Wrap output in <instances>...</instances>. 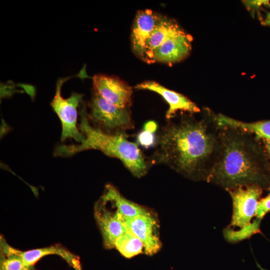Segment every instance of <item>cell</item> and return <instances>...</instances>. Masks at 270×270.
I'll return each instance as SVG.
<instances>
[{"mask_svg": "<svg viewBox=\"0 0 270 270\" xmlns=\"http://www.w3.org/2000/svg\"><path fill=\"white\" fill-rule=\"evenodd\" d=\"M69 78H64L58 80L55 95L50 105L61 122V140L64 142L68 138H72L80 143L84 140V136L77 126L78 108L82 104L83 94L74 92L68 98H64L62 96V86Z\"/></svg>", "mask_w": 270, "mask_h": 270, "instance_id": "obj_5", "label": "cell"}, {"mask_svg": "<svg viewBox=\"0 0 270 270\" xmlns=\"http://www.w3.org/2000/svg\"><path fill=\"white\" fill-rule=\"evenodd\" d=\"M94 91L112 104L128 108L132 103L130 86L114 76L99 74L92 78Z\"/></svg>", "mask_w": 270, "mask_h": 270, "instance_id": "obj_8", "label": "cell"}, {"mask_svg": "<svg viewBox=\"0 0 270 270\" xmlns=\"http://www.w3.org/2000/svg\"><path fill=\"white\" fill-rule=\"evenodd\" d=\"M220 126V150L206 182L228 191L251 185L262 188L266 177L258 155V136L238 128Z\"/></svg>", "mask_w": 270, "mask_h": 270, "instance_id": "obj_2", "label": "cell"}, {"mask_svg": "<svg viewBox=\"0 0 270 270\" xmlns=\"http://www.w3.org/2000/svg\"><path fill=\"white\" fill-rule=\"evenodd\" d=\"M179 28L172 20L161 16L158 23L146 41L144 60L152 62L155 51Z\"/></svg>", "mask_w": 270, "mask_h": 270, "instance_id": "obj_14", "label": "cell"}, {"mask_svg": "<svg viewBox=\"0 0 270 270\" xmlns=\"http://www.w3.org/2000/svg\"><path fill=\"white\" fill-rule=\"evenodd\" d=\"M262 24L264 26H270V12L267 14Z\"/></svg>", "mask_w": 270, "mask_h": 270, "instance_id": "obj_25", "label": "cell"}, {"mask_svg": "<svg viewBox=\"0 0 270 270\" xmlns=\"http://www.w3.org/2000/svg\"><path fill=\"white\" fill-rule=\"evenodd\" d=\"M114 248L126 258H131L144 252V246L142 242L136 236L126 231L116 240Z\"/></svg>", "mask_w": 270, "mask_h": 270, "instance_id": "obj_17", "label": "cell"}, {"mask_svg": "<svg viewBox=\"0 0 270 270\" xmlns=\"http://www.w3.org/2000/svg\"><path fill=\"white\" fill-rule=\"evenodd\" d=\"M244 3L248 8L254 9L260 8L262 4H269V2L267 0H247L245 1Z\"/></svg>", "mask_w": 270, "mask_h": 270, "instance_id": "obj_22", "label": "cell"}, {"mask_svg": "<svg viewBox=\"0 0 270 270\" xmlns=\"http://www.w3.org/2000/svg\"><path fill=\"white\" fill-rule=\"evenodd\" d=\"M24 266L29 270H34V264L45 256L56 254L60 256L76 268H80L78 260L74 255L62 248L53 246L42 248L32 250L26 252L18 250Z\"/></svg>", "mask_w": 270, "mask_h": 270, "instance_id": "obj_15", "label": "cell"}, {"mask_svg": "<svg viewBox=\"0 0 270 270\" xmlns=\"http://www.w3.org/2000/svg\"><path fill=\"white\" fill-rule=\"evenodd\" d=\"M80 130L84 140L78 144L58 146L54 154L58 156H69L88 150H96L106 155L120 160L126 168L135 176L140 178L146 174L148 164L138 144L129 141L126 134H110L94 127L90 122L86 106L80 109Z\"/></svg>", "mask_w": 270, "mask_h": 270, "instance_id": "obj_3", "label": "cell"}, {"mask_svg": "<svg viewBox=\"0 0 270 270\" xmlns=\"http://www.w3.org/2000/svg\"><path fill=\"white\" fill-rule=\"evenodd\" d=\"M262 219L256 218L250 224L234 230L230 228H227L224 230V235L227 241L230 242H237L250 238L252 235L259 232Z\"/></svg>", "mask_w": 270, "mask_h": 270, "instance_id": "obj_18", "label": "cell"}, {"mask_svg": "<svg viewBox=\"0 0 270 270\" xmlns=\"http://www.w3.org/2000/svg\"><path fill=\"white\" fill-rule=\"evenodd\" d=\"M216 120L218 124L220 126L238 128L252 132L261 139L270 141V120L247 122L221 114L216 116Z\"/></svg>", "mask_w": 270, "mask_h": 270, "instance_id": "obj_16", "label": "cell"}, {"mask_svg": "<svg viewBox=\"0 0 270 270\" xmlns=\"http://www.w3.org/2000/svg\"><path fill=\"white\" fill-rule=\"evenodd\" d=\"M190 50V36L179 28L155 51L152 62L172 64L185 58Z\"/></svg>", "mask_w": 270, "mask_h": 270, "instance_id": "obj_9", "label": "cell"}, {"mask_svg": "<svg viewBox=\"0 0 270 270\" xmlns=\"http://www.w3.org/2000/svg\"><path fill=\"white\" fill-rule=\"evenodd\" d=\"M157 127V124L154 122L150 121L144 124V130L154 132Z\"/></svg>", "mask_w": 270, "mask_h": 270, "instance_id": "obj_23", "label": "cell"}, {"mask_svg": "<svg viewBox=\"0 0 270 270\" xmlns=\"http://www.w3.org/2000/svg\"><path fill=\"white\" fill-rule=\"evenodd\" d=\"M87 112L89 122L94 127L110 134H125L134 128L128 108H122L110 104L94 90Z\"/></svg>", "mask_w": 270, "mask_h": 270, "instance_id": "obj_4", "label": "cell"}, {"mask_svg": "<svg viewBox=\"0 0 270 270\" xmlns=\"http://www.w3.org/2000/svg\"><path fill=\"white\" fill-rule=\"evenodd\" d=\"M126 230L138 238L144 246V253L152 256L161 248L158 224L154 216L150 212L134 218H120Z\"/></svg>", "mask_w": 270, "mask_h": 270, "instance_id": "obj_7", "label": "cell"}, {"mask_svg": "<svg viewBox=\"0 0 270 270\" xmlns=\"http://www.w3.org/2000/svg\"><path fill=\"white\" fill-rule=\"evenodd\" d=\"M269 212H270V193L260 200L255 216L256 218L262 219Z\"/></svg>", "mask_w": 270, "mask_h": 270, "instance_id": "obj_21", "label": "cell"}, {"mask_svg": "<svg viewBox=\"0 0 270 270\" xmlns=\"http://www.w3.org/2000/svg\"><path fill=\"white\" fill-rule=\"evenodd\" d=\"M216 116L208 113L196 119L183 115L167 122L156 136L152 162L166 164L192 180L206 181L220 147Z\"/></svg>", "mask_w": 270, "mask_h": 270, "instance_id": "obj_1", "label": "cell"}, {"mask_svg": "<svg viewBox=\"0 0 270 270\" xmlns=\"http://www.w3.org/2000/svg\"><path fill=\"white\" fill-rule=\"evenodd\" d=\"M4 247L1 255L0 270H29L17 250L8 246Z\"/></svg>", "mask_w": 270, "mask_h": 270, "instance_id": "obj_19", "label": "cell"}, {"mask_svg": "<svg viewBox=\"0 0 270 270\" xmlns=\"http://www.w3.org/2000/svg\"><path fill=\"white\" fill-rule=\"evenodd\" d=\"M145 130L140 132L137 136L138 143L145 148H149L156 145V137L154 134Z\"/></svg>", "mask_w": 270, "mask_h": 270, "instance_id": "obj_20", "label": "cell"}, {"mask_svg": "<svg viewBox=\"0 0 270 270\" xmlns=\"http://www.w3.org/2000/svg\"><path fill=\"white\" fill-rule=\"evenodd\" d=\"M161 16L149 10H140L136 14L131 35L132 46L134 54L143 60L146 41Z\"/></svg>", "mask_w": 270, "mask_h": 270, "instance_id": "obj_10", "label": "cell"}, {"mask_svg": "<svg viewBox=\"0 0 270 270\" xmlns=\"http://www.w3.org/2000/svg\"><path fill=\"white\" fill-rule=\"evenodd\" d=\"M232 202V214L229 228H241L255 216L262 188L257 185L239 186L228 191Z\"/></svg>", "mask_w": 270, "mask_h": 270, "instance_id": "obj_6", "label": "cell"}, {"mask_svg": "<svg viewBox=\"0 0 270 270\" xmlns=\"http://www.w3.org/2000/svg\"><path fill=\"white\" fill-rule=\"evenodd\" d=\"M95 216L106 248H114L116 240L126 232L119 215L107 209L100 200L95 208Z\"/></svg>", "mask_w": 270, "mask_h": 270, "instance_id": "obj_12", "label": "cell"}, {"mask_svg": "<svg viewBox=\"0 0 270 270\" xmlns=\"http://www.w3.org/2000/svg\"><path fill=\"white\" fill-rule=\"evenodd\" d=\"M102 198L112 204L120 218H134L150 212L146 208L124 197L114 186L108 184Z\"/></svg>", "mask_w": 270, "mask_h": 270, "instance_id": "obj_13", "label": "cell"}, {"mask_svg": "<svg viewBox=\"0 0 270 270\" xmlns=\"http://www.w3.org/2000/svg\"><path fill=\"white\" fill-rule=\"evenodd\" d=\"M262 140H263V142H264V147L270 160V141L264 139Z\"/></svg>", "mask_w": 270, "mask_h": 270, "instance_id": "obj_24", "label": "cell"}, {"mask_svg": "<svg viewBox=\"0 0 270 270\" xmlns=\"http://www.w3.org/2000/svg\"><path fill=\"white\" fill-rule=\"evenodd\" d=\"M134 88L139 90L152 91L161 96L169 106L166 114V117L168 120L173 118L178 110L186 111L192 114L200 111L194 102L184 96L169 90L156 82H144L138 84Z\"/></svg>", "mask_w": 270, "mask_h": 270, "instance_id": "obj_11", "label": "cell"}]
</instances>
